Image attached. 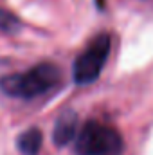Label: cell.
Here are the masks:
<instances>
[{"mask_svg":"<svg viewBox=\"0 0 153 155\" xmlns=\"http://www.w3.org/2000/svg\"><path fill=\"white\" fill-rule=\"evenodd\" d=\"M61 81V72L52 63H38L25 72L11 74L0 79L4 94L18 99H33L50 92Z\"/></svg>","mask_w":153,"mask_h":155,"instance_id":"1","label":"cell"},{"mask_svg":"<svg viewBox=\"0 0 153 155\" xmlns=\"http://www.w3.org/2000/svg\"><path fill=\"white\" fill-rule=\"evenodd\" d=\"M124 143L114 126L86 121L76 135V155H122Z\"/></svg>","mask_w":153,"mask_h":155,"instance_id":"2","label":"cell"},{"mask_svg":"<svg viewBox=\"0 0 153 155\" xmlns=\"http://www.w3.org/2000/svg\"><path fill=\"white\" fill-rule=\"evenodd\" d=\"M110 51H112L110 35L103 33V35H97L92 40L74 61L72 76H74L76 85L85 87V85L94 83L101 74V71H103L108 56H110Z\"/></svg>","mask_w":153,"mask_h":155,"instance_id":"3","label":"cell"},{"mask_svg":"<svg viewBox=\"0 0 153 155\" xmlns=\"http://www.w3.org/2000/svg\"><path fill=\"white\" fill-rule=\"evenodd\" d=\"M76 130H77V116L74 112H63L56 121L52 139L58 146H65L76 137Z\"/></svg>","mask_w":153,"mask_h":155,"instance_id":"4","label":"cell"},{"mask_svg":"<svg viewBox=\"0 0 153 155\" xmlns=\"http://www.w3.org/2000/svg\"><path fill=\"white\" fill-rule=\"evenodd\" d=\"M16 146L24 155H38L40 148H41V132L38 128L25 130L24 134H20Z\"/></svg>","mask_w":153,"mask_h":155,"instance_id":"5","label":"cell"},{"mask_svg":"<svg viewBox=\"0 0 153 155\" xmlns=\"http://www.w3.org/2000/svg\"><path fill=\"white\" fill-rule=\"evenodd\" d=\"M20 27V22L15 15L7 13V11H2L0 9V29L2 31H7V33H13Z\"/></svg>","mask_w":153,"mask_h":155,"instance_id":"6","label":"cell"}]
</instances>
